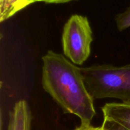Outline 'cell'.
<instances>
[{
	"mask_svg": "<svg viewBox=\"0 0 130 130\" xmlns=\"http://www.w3.org/2000/svg\"><path fill=\"white\" fill-rule=\"evenodd\" d=\"M30 0H0V21L3 22L29 6Z\"/></svg>",
	"mask_w": 130,
	"mask_h": 130,
	"instance_id": "cell-6",
	"label": "cell"
},
{
	"mask_svg": "<svg viewBox=\"0 0 130 130\" xmlns=\"http://www.w3.org/2000/svg\"><path fill=\"white\" fill-rule=\"evenodd\" d=\"M43 87L63 112L91 124L96 115L94 99L85 85L81 68L63 55L48 50L42 57Z\"/></svg>",
	"mask_w": 130,
	"mask_h": 130,
	"instance_id": "cell-1",
	"label": "cell"
},
{
	"mask_svg": "<svg viewBox=\"0 0 130 130\" xmlns=\"http://www.w3.org/2000/svg\"><path fill=\"white\" fill-rule=\"evenodd\" d=\"M31 112L27 102L20 100L10 113L7 130H30Z\"/></svg>",
	"mask_w": 130,
	"mask_h": 130,
	"instance_id": "cell-4",
	"label": "cell"
},
{
	"mask_svg": "<svg viewBox=\"0 0 130 130\" xmlns=\"http://www.w3.org/2000/svg\"><path fill=\"white\" fill-rule=\"evenodd\" d=\"M92 42V30L88 18L78 14L72 15L62 33L65 56L75 64H83L90 55Z\"/></svg>",
	"mask_w": 130,
	"mask_h": 130,
	"instance_id": "cell-3",
	"label": "cell"
},
{
	"mask_svg": "<svg viewBox=\"0 0 130 130\" xmlns=\"http://www.w3.org/2000/svg\"><path fill=\"white\" fill-rule=\"evenodd\" d=\"M81 71L94 100L112 98L130 104V64L95 65L81 68Z\"/></svg>",
	"mask_w": 130,
	"mask_h": 130,
	"instance_id": "cell-2",
	"label": "cell"
},
{
	"mask_svg": "<svg viewBox=\"0 0 130 130\" xmlns=\"http://www.w3.org/2000/svg\"><path fill=\"white\" fill-rule=\"evenodd\" d=\"M102 126L104 127V130H126L120 125L105 119H104Z\"/></svg>",
	"mask_w": 130,
	"mask_h": 130,
	"instance_id": "cell-8",
	"label": "cell"
},
{
	"mask_svg": "<svg viewBox=\"0 0 130 130\" xmlns=\"http://www.w3.org/2000/svg\"><path fill=\"white\" fill-rule=\"evenodd\" d=\"M74 130H104V127L102 125L99 127H95L91 124H81L79 127H76Z\"/></svg>",
	"mask_w": 130,
	"mask_h": 130,
	"instance_id": "cell-9",
	"label": "cell"
},
{
	"mask_svg": "<svg viewBox=\"0 0 130 130\" xmlns=\"http://www.w3.org/2000/svg\"><path fill=\"white\" fill-rule=\"evenodd\" d=\"M104 119L120 125L130 130V104L124 103H106L102 108Z\"/></svg>",
	"mask_w": 130,
	"mask_h": 130,
	"instance_id": "cell-5",
	"label": "cell"
},
{
	"mask_svg": "<svg viewBox=\"0 0 130 130\" xmlns=\"http://www.w3.org/2000/svg\"><path fill=\"white\" fill-rule=\"evenodd\" d=\"M115 21L119 31H122L130 27V6L124 12L116 15Z\"/></svg>",
	"mask_w": 130,
	"mask_h": 130,
	"instance_id": "cell-7",
	"label": "cell"
},
{
	"mask_svg": "<svg viewBox=\"0 0 130 130\" xmlns=\"http://www.w3.org/2000/svg\"><path fill=\"white\" fill-rule=\"evenodd\" d=\"M72 1V0H30L29 1V4L31 5V4L37 2H44L46 3H63L69 2V1Z\"/></svg>",
	"mask_w": 130,
	"mask_h": 130,
	"instance_id": "cell-10",
	"label": "cell"
}]
</instances>
